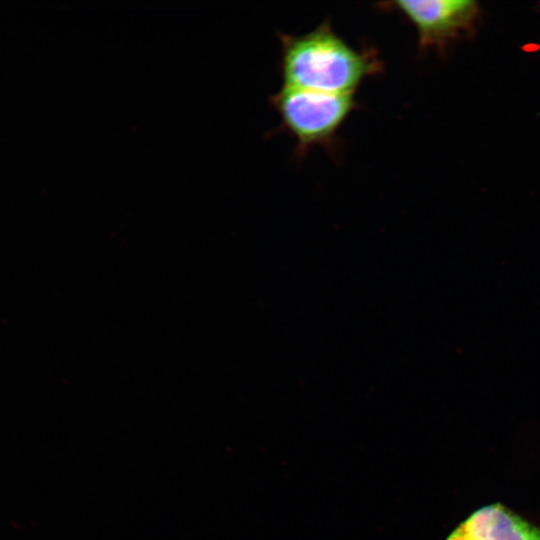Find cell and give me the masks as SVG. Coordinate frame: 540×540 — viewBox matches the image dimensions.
Instances as JSON below:
<instances>
[{"label":"cell","instance_id":"7a4b0ae2","mask_svg":"<svg viewBox=\"0 0 540 540\" xmlns=\"http://www.w3.org/2000/svg\"><path fill=\"white\" fill-rule=\"evenodd\" d=\"M269 102L283 128L296 140L297 153L331 145L337 131L356 110L354 94H332L282 86Z\"/></svg>","mask_w":540,"mask_h":540},{"label":"cell","instance_id":"3957f363","mask_svg":"<svg viewBox=\"0 0 540 540\" xmlns=\"http://www.w3.org/2000/svg\"><path fill=\"white\" fill-rule=\"evenodd\" d=\"M415 28L421 51L444 52L474 32L480 16L472 0H400L386 3Z\"/></svg>","mask_w":540,"mask_h":540},{"label":"cell","instance_id":"6da1fadb","mask_svg":"<svg viewBox=\"0 0 540 540\" xmlns=\"http://www.w3.org/2000/svg\"><path fill=\"white\" fill-rule=\"evenodd\" d=\"M283 86L332 94H354L382 71L371 48L355 49L328 22L301 35L279 34Z\"/></svg>","mask_w":540,"mask_h":540},{"label":"cell","instance_id":"277c9868","mask_svg":"<svg viewBox=\"0 0 540 540\" xmlns=\"http://www.w3.org/2000/svg\"><path fill=\"white\" fill-rule=\"evenodd\" d=\"M446 540H540V528L495 503L470 514Z\"/></svg>","mask_w":540,"mask_h":540}]
</instances>
